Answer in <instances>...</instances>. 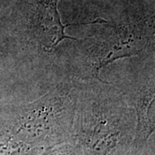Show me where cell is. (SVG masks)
<instances>
[{"mask_svg": "<svg viewBox=\"0 0 155 155\" xmlns=\"http://www.w3.org/2000/svg\"><path fill=\"white\" fill-rule=\"evenodd\" d=\"M135 124L128 111L109 97L75 110L72 138L81 155H134Z\"/></svg>", "mask_w": 155, "mask_h": 155, "instance_id": "obj_1", "label": "cell"}, {"mask_svg": "<svg viewBox=\"0 0 155 155\" xmlns=\"http://www.w3.org/2000/svg\"><path fill=\"white\" fill-rule=\"evenodd\" d=\"M75 110L69 94L56 90L19 109L6 128L22 141L45 149L70 141Z\"/></svg>", "mask_w": 155, "mask_h": 155, "instance_id": "obj_2", "label": "cell"}, {"mask_svg": "<svg viewBox=\"0 0 155 155\" xmlns=\"http://www.w3.org/2000/svg\"><path fill=\"white\" fill-rule=\"evenodd\" d=\"M59 0H39L28 20L31 35L47 51H53L64 40H75L65 33L64 25L58 10Z\"/></svg>", "mask_w": 155, "mask_h": 155, "instance_id": "obj_3", "label": "cell"}, {"mask_svg": "<svg viewBox=\"0 0 155 155\" xmlns=\"http://www.w3.org/2000/svg\"><path fill=\"white\" fill-rule=\"evenodd\" d=\"M115 31L110 37L96 43L91 49L89 57L97 78L100 70L112 61L138 54L144 49V43L140 38L128 28L122 27Z\"/></svg>", "mask_w": 155, "mask_h": 155, "instance_id": "obj_4", "label": "cell"}, {"mask_svg": "<svg viewBox=\"0 0 155 155\" xmlns=\"http://www.w3.org/2000/svg\"><path fill=\"white\" fill-rule=\"evenodd\" d=\"M154 84L153 81L139 91L135 100L136 123L134 155L140 153L154 133Z\"/></svg>", "mask_w": 155, "mask_h": 155, "instance_id": "obj_5", "label": "cell"}, {"mask_svg": "<svg viewBox=\"0 0 155 155\" xmlns=\"http://www.w3.org/2000/svg\"><path fill=\"white\" fill-rule=\"evenodd\" d=\"M42 151L22 141L6 127L0 132V155H39Z\"/></svg>", "mask_w": 155, "mask_h": 155, "instance_id": "obj_6", "label": "cell"}, {"mask_svg": "<svg viewBox=\"0 0 155 155\" xmlns=\"http://www.w3.org/2000/svg\"><path fill=\"white\" fill-rule=\"evenodd\" d=\"M39 155H81L71 141L63 142L46 147Z\"/></svg>", "mask_w": 155, "mask_h": 155, "instance_id": "obj_7", "label": "cell"}]
</instances>
